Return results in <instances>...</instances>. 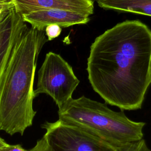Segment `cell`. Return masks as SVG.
Masks as SVG:
<instances>
[{
  "label": "cell",
  "mask_w": 151,
  "mask_h": 151,
  "mask_svg": "<svg viewBox=\"0 0 151 151\" xmlns=\"http://www.w3.org/2000/svg\"><path fill=\"white\" fill-rule=\"evenodd\" d=\"M151 29L139 20L117 24L90 46L87 71L94 90L121 110L142 108L151 84Z\"/></svg>",
  "instance_id": "1"
},
{
  "label": "cell",
  "mask_w": 151,
  "mask_h": 151,
  "mask_svg": "<svg viewBox=\"0 0 151 151\" xmlns=\"http://www.w3.org/2000/svg\"><path fill=\"white\" fill-rule=\"evenodd\" d=\"M48 41L44 31L27 27L18 38L0 88V131L23 135L32 126L34 81L38 55Z\"/></svg>",
  "instance_id": "2"
},
{
  "label": "cell",
  "mask_w": 151,
  "mask_h": 151,
  "mask_svg": "<svg viewBox=\"0 0 151 151\" xmlns=\"http://www.w3.org/2000/svg\"><path fill=\"white\" fill-rule=\"evenodd\" d=\"M58 120L79 127L116 148L143 137V122L130 120L123 110L115 111L107 104L84 96L71 99L58 108Z\"/></svg>",
  "instance_id": "3"
},
{
  "label": "cell",
  "mask_w": 151,
  "mask_h": 151,
  "mask_svg": "<svg viewBox=\"0 0 151 151\" xmlns=\"http://www.w3.org/2000/svg\"><path fill=\"white\" fill-rule=\"evenodd\" d=\"M79 83L71 66L60 55L50 51L38 70L34 93L35 97L42 93L50 96L60 108L72 99Z\"/></svg>",
  "instance_id": "4"
},
{
  "label": "cell",
  "mask_w": 151,
  "mask_h": 151,
  "mask_svg": "<svg viewBox=\"0 0 151 151\" xmlns=\"http://www.w3.org/2000/svg\"><path fill=\"white\" fill-rule=\"evenodd\" d=\"M52 151H118V148L76 126L60 120L42 125Z\"/></svg>",
  "instance_id": "5"
},
{
  "label": "cell",
  "mask_w": 151,
  "mask_h": 151,
  "mask_svg": "<svg viewBox=\"0 0 151 151\" xmlns=\"http://www.w3.org/2000/svg\"><path fill=\"white\" fill-rule=\"evenodd\" d=\"M27 27L14 6L0 18V88L15 45Z\"/></svg>",
  "instance_id": "6"
},
{
  "label": "cell",
  "mask_w": 151,
  "mask_h": 151,
  "mask_svg": "<svg viewBox=\"0 0 151 151\" xmlns=\"http://www.w3.org/2000/svg\"><path fill=\"white\" fill-rule=\"evenodd\" d=\"M22 18L31 27L41 31H44L45 27L51 24L65 28L75 25L86 24L90 21V16L57 9L31 12L22 15Z\"/></svg>",
  "instance_id": "7"
},
{
  "label": "cell",
  "mask_w": 151,
  "mask_h": 151,
  "mask_svg": "<svg viewBox=\"0 0 151 151\" xmlns=\"http://www.w3.org/2000/svg\"><path fill=\"white\" fill-rule=\"evenodd\" d=\"M13 4L16 11L21 15L49 9L65 10L88 16L94 11L92 0H14Z\"/></svg>",
  "instance_id": "8"
},
{
  "label": "cell",
  "mask_w": 151,
  "mask_h": 151,
  "mask_svg": "<svg viewBox=\"0 0 151 151\" xmlns=\"http://www.w3.org/2000/svg\"><path fill=\"white\" fill-rule=\"evenodd\" d=\"M96 2L100 7L105 9L151 17V0H96Z\"/></svg>",
  "instance_id": "9"
},
{
  "label": "cell",
  "mask_w": 151,
  "mask_h": 151,
  "mask_svg": "<svg viewBox=\"0 0 151 151\" xmlns=\"http://www.w3.org/2000/svg\"><path fill=\"white\" fill-rule=\"evenodd\" d=\"M118 151H151V150L143 138L138 141L123 145L118 148Z\"/></svg>",
  "instance_id": "10"
},
{
  "label": "cell",
  "mask_w": 151,
  "mask_h": 151,
  "mask_svg": "<svg viewBox=\"0 0 151 151\" xmlns=\"http://www.w3.org/2000/svg\"><path fill=\"white\" fill-rule=\"evenodd\" d=\"M61 31V27L60 26L55 24H51L45 27L44 32L48 41H51L58 37L60 35Z\"/></svg>",
  "instance_id": "11"
},
{
  "label": "cell",
  "mask_w": 151,
  "mask_h": 151,
  "mask_svg": "<svg viewBox=\"0 0 151 151\" xmlns=\"http://www.w3.org/2000/svg\"><path fill=\"white\" fill-rule=\"evenodd\" d=\"M34 146L35 147V151H52L44 136L37 142Z\"/></svg>",
  "instance_id": "12"
},
{
  "label": "cell",
  "mask_w": 151,
  "mask_h": 151,
  "mask_svg": "<svg viewBox=\"0 0 151 151\" xmlns=\"http://www.w3.org/2000/svg\"><path fill=\"white\" fill-rule=\"evenodd\" d=\"M0 151H35V146L30 150H27L22 147L20 145H8L5 147L0 149Z\"/></svg>",
  "instance_id": "13"
},
{
  "label": "cell",
  "mask_w": 151,
  "mask_h": 151,
  "mask_svg": "<svg viewBox=\"0 0 151 151\" xmlns=\"http://www.w3.org/2000/svg\"><path fill=\"white\" fill-rule=\"evenodd\" d=\"M9 144H8L3 139H2L0 137V149L6 147L7 146H8Z\"/></svg>",
  "instance_id": "14"
},
{
  "label": "cell",
  "mask_w": 151,
  "mask_h": 151,
  "mask_svg": "<svg viewBox=\"0 0 151 151\" xmlns=\"http://www.w3.org/2000/svg\"><path fill=\"white\" fill-rule=\"evenodd\" d=\"M3 1H5V2H11V3L13 4L14 0H3Z\"/></svg>",
  "instance_id": "15"
},
{
  "label": "cell",
  "mask_w": 151,
  "mask_h": 151,
  "mask_svg": "<svg viewBox=\"0 0 151 151\" xmlns=\"http://www.w3.org/2000/svg\"><path fill=\"white\" fill-rule=\"evenodd\" d=\"M150 70H151V65H150Z\"/></svg>",
  "instance_id": "16"
},
{
  "label": "cell",
  "mask_w": 151,
  "mask_h": 151,
  "mask_svg": "<svg viewBox=\"0 0 151 151\" xmlns=\"http://www.w3.org/2000/svg\"><path fill=\"white\" fill-rule=\"evenodd\" d=\"M0 1H1V0H0ZM2 1H3V0H2Z\"/></svg>",
  "instance_id": "17"
}]
</instances>
